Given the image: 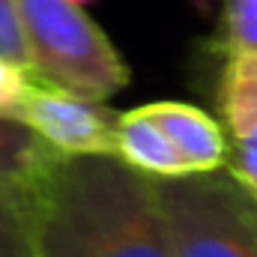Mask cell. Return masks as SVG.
Wrapping results in <instances>:
<instances>
[{
	"mask_svg": "<svg viewBox=\"0 0 257 257\" xmlns=\"http://www.w3.org/2000/svg\"><path fill=\"white\" fill-rule=\"evenodd\" d=\"M33 84L36 81H33L30 69L9 63V60H0V117H15L18 120V111H21L24 99L30 96Z\"/></svg>",
	"mask_w": 257,
	"mask_h": 257,
	"instance_id": "obj_11",
	"label": "cell"
},
{
	"mask_svg": "<svg viewBox=\"0 0 257 257\" xmlns=\"http://www.w3.org/2000/svg\"><path fill=\"white\" fill-rule=\"evenodd\" d=\"M60 156L21 120L0 117V183L36 194Z\"/></svg>",
	"mask_w": 257,
	"mask_h": 257,
	"instance_id": "obj_7",
	"label": "cell"
},
{
	"mask_svg": "<svg viewBox=\"0 0 257 257\" xmlns=\"http://www.w3.org/2000/svg\"><path fill=\"white\" fill-rule=\"evenodd\" d=\"M114 156L123 165H128L132 171H138L150 180L189 177V168H186L183 156L168 141V135L153 123V117L144 111V105L117 114Z\"/></svg>",
	"mask_w": 257,
	"mask_h": 257,
	"instance_id": "obj_6",
	"label": "cell"
},
{
	"mask_svg": "<svg viewBox=\"0 0 257 257\" xmlns=\"http://www.w3.org/2000/svg\"><path fill=\"white\" fill-rule=\"evenodd\" d=\"M218 111L227 123L230 138H242L257 128V51H224Z\"/></svg>",
	"mask_w": 257,
	"mask_h": 257,
	"instance_id": "obj_8",
	"label": "cell"
},
{
	"mask_svg": "<svg viewBox=\"0 0 257 257\" xmlns=\"http://www.w3.org/2000/svg\"><path fill=\"white\" fill-rule=\"evenodd\" d=\"M15 6L36 84L105 102L132 81L126 60L84 6L72 0H15Z\"/></svg>",
	"mask_w": 257,
	"mask_h": 257,
	"instance_id": "obj_2",
	"label": "cell"
},
{
	"mask_svg": "<svg viewBox=\"0 0 257 257\" xmlns=\"http://www.w3.org/2000/svg\"><path fill=\"white\" fill-rule=\"evenodd\" d=\"M33 212L36 257H174L150 177L117 156H60Z\"/></svg>",
	"mask_w": 257,
	"mask_h": 257,
	"instance_id": "obj_1",
	"label": "cell"
},
{
	"mask_svg": "<svg viewBox=\"0 0 257 257\" xmlns=\"http://www.w3.org/2000/svg\"><path fill=\"white\" fill-rule=\"evenodd\" d=\"M150 183L174 257H257V203L227 168Z\"/></svg>",
	"mask_w": 257,
	"mask_h": 257,
	"instance_id": "obj_3",
	"label": "cell"
},
{
	"mask_svg": "<svg viewBox=\"0 0 257 257\" xmlns=\"http://www.w3.org/2000/svg\"><path fill=\"white\" fill-rule=\"evenodd\" d=\"M144 111L177 147L189 174H212V171L227 168L230 141L224 128L218 126V120L209 117L203 108L177 102V99H165V102L144 105Z\"/></svg>",
	"mask_w": 257,
	"mask_h": 257,
	"instance_id": "obj_5",
	"label": "cell"
},
{
	"mask_svg": "<svg viewBox=\"0 0 257 257\" xmlns=\"http://www.w3.org/2000/svg\"><path fill=\"white\" fill-rule=\"evenodd\" d=\"M221 48L257 51V0H224L221 9Z\"/></svg>",
	"mask_w": 257,
	"mask_h": 257,
	"instance_id": "obj_10",
	"label": "cell"
},
{
	"mask_svg": "<svg viewBox=\"0 0 257 257\" xmlns=\"http://www.w3.org/2000/svg\"><path fill=\"white\" fill-rule=\"evenodd\" d=\"M192 3H194V9H197L200 15H206V12L215 6V0H192Z\"/></svg>",
	"mask_w": 257,
	"mask_h": 257,
	"instance_id": "obj_14",
	"label": "cell"
},
{
	"mask_svg": "<svg viewBox=\"0 0 257 257\" xmlns=\"http://www.w3.org/2000/svg\"><path fill=\"white\" fill-rule=\"evenodd\" d=\"M33 197L36 194L0 183V257H36Z\"/></svg>",
	"mask_w": 257,
	"mask_h": 257,
	"instance_id": "obj_9",
	"label": "cell"
},
{
	"mask_svg": "<svg viewBox=\"0 0 257 257\" xmlns=\"http://www.w3.org/2000/svg\"><path fill=\"white\" fill-rule=\"evenodd\" d=\"M18 120L33 128L57 156H114L117 111L105 102L33 84Z\"/></svg>",
	"mask_w": 257,
	"mask_h": 257,
	"instance_id": "obj_4",
	"label": "cell"
},
{
	"mask_svg": "<svg viewBox=\"0 0 257 257\" xmlns=\"http://www.w3.org/2000/svg\"><path fill=\"white\" fill-rule=\"evenodd\" d=\"M227 171L233 174V180L251 194V200L257 203V128H251L242 138H233Z\"/></svg>",
	"mask_w": 257,
	"mask_h": 257,
	"instance_id": "obj_12",
	"label": "cell"
},
{
	"mask_svg": "<svg viewBox=\"0 0 257 257\" xmlns=\"http://www.w3.org/2000/svg\"><path fill=\"white\" fill-rule=\"evenodd\" d=\"M72 3H78V6H87V3H93V0H72Z\"/></svg>",
	"mask_w": 257,
	"mask_h": 257,
	"instance_id": "obj_15",
	"label": "cell"
},
{
	"mask_svg": "<svg viewBox=\"0 0 257 257\" xmlns=\"http://www.w3.org/2000/svg\"><path fill=\"white\" fill-rule=\"evenodd\" d=\"M0 60H9V63L30 69L24 30H21V18H18L15 0H0Z\"/></svg>",
	"mask_w": 257,
	"mask_h": 257,
	"instance_id": "obj_13",
	"label": "cell"
}]
</instances>
